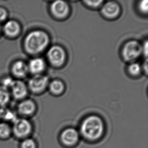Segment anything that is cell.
<instances>
[{
    "label": "cell",
    "mask_w": 148,
    "mask_h": 148,
    "mask_svg": "<svg viewBox=\"0 0 148 148\" xmlns=\"http://www.w3.org/2000/svg\"><path fill=\"white\" fill-rule=\"evenodd\" d=\"M50 36L42 30H36L29 33L24 40V48L29 54L37 55L46 50L50 44Z\"/></svg>",
    "instance_id": "obj_1"
},
{
    "label": "cell",
    "mask_w": 148,
    "mask_h": 148,
    "mask_svg": "<svg viewBox=\"0 0 148 148\" xmlns=\"http://www.w3.org/2000/svg\"><path fill=\"white\" fill-rule=\"evenodd\" d=\"M104 130L103 120L96 115H90L84 119L80 127L82 136L90 140H97L100 138Z\"/></svg>",
    "instance_id": "obj_2"
},
{
    "label": "cell",
    "mask_w": 148,
    "mask_h": 148,
    "mask_svg": "<svg viewBox=\"0 0 148 148\" xmlns=\"http://www.w3.org/2000/svg\"><path fill=\"white\" fill-rule=\"evenodd\" d=\"M121 55L125 62H136L143 55L142 44L136 40H128L122 47Z\"/></svg>",
    "instance_id": "obj_3"
},
{
    "label": "cell",
    "mask_w": 148,
    "mask_h": 148,
    "mask_svg": "<svg viewBox=\"0 0 148 148\" xmlns=\"http://www.w3.org/2000/svg\"><path fill=\"white\" fill-rule=\"evenodd\" d=\"M12 133L16 138L23 140L29 138L32 131V124L26 118H18L12 125Z\"/></svg>",
    "instance_id": "obj_4"
},
{
    "label": "cell",
    "mask_w": 148,
    "mask_h": 148,
    "mask_svg": "<svg viewBox=\"0 0 148 148\" xmlns=\"http://www.w3.org/2000/svg\"><path fill=\"white\" fill-rule=\"evenodd\" d=\"M47 58L51 65L56 68H59L65 63L67 54L63 47L59 45H54L48 50Z\"/></svg>",
    "instance_id": "obj_5"
},
{
    "label": "cell",
    "mask_w": 148,
    "mask_h": 148,
    "mask_svg": "<svg viewBox=\"0 0 148 148\" xmlns=\"http://www.w3.org/2000/svg\"><path fill=\"white\" fill-rule=\"evenodd\" d=\"M50 12L53 17L57 20H64L70 13V8L67 2L56 1L50 5Z\"/></svg>",
    "instance_id": "obj_6"
},
{
    "label": "cell",
    "mask_w": 148,
    "mask_h": 148,
    "mask_svg": "<svg viewBox=\"0 0 148 148\" xmlns=\"http://www.w3.org/2000/svg\"><path fill=\"white\" fill-rule=\"evenodd\" d=\"M49 82V79L46 75L42 74L34 75L29 80L28 87L34 94H40L46 90Z\"/></svg>",
    "instance_id": "obj_7"
},
{
    "label": "cell",
    "mask_w": 148,
    "mask_h": 148,
    "mask_svg": "<svg viewBox=\"0 0 148 148\" xmlns=\"http://www.w3.org/2000/svg\"><path fill=\"white\" fill-rule=\"evenodd\" d=\"M100 11L104 18L108 20H114L120 15L121 8L117 2L108 1L103 4Z\"/></svg>",
    "instance_id": "obj_8"
},
{
    "label": "cell",
    "mask_w": 148,
    "mask_h": 148,
    "mask_svg": "<svg viewBox=\"0 0 148 148\" xmlns=\"http://www.w3.org/2000/svg\"><path fill=\"white\" fill-rule=\"evenodd\" d=\"M79 140V134L74 128H67L62 132L61 140L67 146H72L76 144Z\"/></svg>",
    "instance_id": "obj_9"
},
{
    "label": "cell",
    "mask_w": 148,
    "mask_h": 148,
    "mask_svg": "<svg viewBox=\"0 0 148 148\" xmlns=\"http://www.w3.org/2000/svg\"><path fill=\"white\" fill-rule=\"evenodd\" d=\"M18 112L19 114L24 117H28L34 114L36 110V105L32 100L23 101L18 105Z\"/></svg>",
    "instance_id": "obj_10"
},
{
    "label": "cell",
    "mask_w": 148,
    "mask_h": 148,
    "mask_svg": "<svg viewBox=\"0 0 148 148\" xmlns=\"http://www.w3.org/2000/svg\"><path fill=\"white\" fill-rule=\"evenodd\" d=\"M13 96L16 99L24 98L27 94V88L24 82L20 80H15L11 88Z\"/></svg>",
    "instance_id": "obj_11"
},
{
    "label": "cell",
    "mask_w": 148,
    "mask_h": 148,
    "mask_svg": "<svg viewBox=\"0 0 148 148\" xmlns=\"http://www.w3.org/2000/svg\"><path fill=\"white\" fill-rule=\"evenodd\" d=\"M28 71L34 75L41 74L46 68V63L40 58H35L30 61L28 65Z\"/></svg>",
    "instance_id": "obj_12"
},
{
    "label": "cell",
    "mask_w": 148,
    "mask_h": 148,
    "mask_svg": "<svg viewBox=\"0 0 148 148\" xmlns=\"http://www.w3.org/2000/svg\"><path fill=\"white\" fill-rule=\"evenodd\" d=\"M50 93L54 96H60L64 93L65 86L64 82L60 79H54L49 82L48 87Z\"/></svg>",
    "instance_id": "obj_13"
},
{
    "label": "cell",
    "mask_w": 148,
    "mask_h": 148,
    "mask_svg": "<svg viewBox=\"0 0 148 148\" xmlns=\"http://www.w3.org/2000/svg\"><path fill=\"white\" fill-rule=\"evenodd\" d=\"M12 71L14 75L18 77H24L29 71L28 66L22 61L15 62L12 66Z\"/></svg>",
    "instance_id": "obj_14"
},
{
    "label": "cell",
    "mask_w": 148,
    "mask_h": 148,
    "mask_svg": "<svg viewBox=\"0 0 148 148\" xmlns=\"http://www.w3.org/2000/svg\"><path fill=\"white\" fill-rule=\"evenodd\" d=\"M4 32L6 36L14 37L18 35L20 32V26L17 22L10 20L6 22L4 26Z\"/></svg>",
    "instance_id": "obj_15"
},
{
    "label": "cell",
    "mask_w": 148,
    "mask_h": 148,
    "mask_svg": "<svg viewBox=\"0 0 148 148\" xmlns=\"http://www.w3.org/2000/svg\"><path fill=\"white\" fill-rule=\"evenodd\" d=\"M0 118H2L3 121L9 123V122L13 123L18 118L14 111L5 107H2L0 109Z\"/></svg>",
    "instance_id": "obj_16"
},
{
    "label": "cell",
    "mask_w": 148,
    "mask_h": 148,
    "mask_svg": "<svg viewBox=\"0 0 148 148\" xmlns=\"http://www.w3.org/2000/svg\"><path fill=\"white\" fill-rule=\"evenodd\" d=\"M12 136V125L7 122H0V140H7Z\"/></svg>",
    "instance_id": "obj_17"
},
{
    "label": "cell",
    "mask_w": 148,
    "mask_h": 148,
    "mask_svg": "<svg viewBox=\"0 0 148 148\" xmlns=\"http://www.w3.org/2000/svg\"><path fill=\"white\" fill-rule=\"evenodd\" d=\"M127 71L130 76L133 77H138L142 72V66L137 62H132L128 65Z\"/></svg>",
    "instance_id": "obj_18"
},
{
    "label": "cell",
    "mask_w": 148,
    "mask_h": 148,
    "mask_svg": "<svg viewBox=\"0 0 148 148\" xmlns=\"http://www.w3.org/2000/svg\"><path fill=\"white\" fill-rule=\"evenodd\" d=\"M10 99V94L8 88L0 86V106L5 107Z\"/></svg>",
    "instance_id": "obj_19"
},
{
    "label": "cell",
    "mask_w": 148,
    "mask_h": 148,
    "mask_svg": "<svg viewBox=\"0 0 148 148\" xmlns=\"http://www.w3.org/2000/svg\"><path fill=\"white\" fill-rule=\"evenodd\" d=\"M104 3L103 1H86L84 2V5L86 7L94 10L100 9Z\"/></svg>",
    "instance_id": "obj_20"
},
{
    "label": "cell",
    "mask_w": 148,
    "mask_h": 148,
    "mask_svg": "<svg viewBox=\"0 0 148 148\" xmlns=\"http://www.w3.org/2000/svg\"><path fill=\"white\" fill-rule=\"evenodd\" d=\"M20 148H36V143L30 138H25L21 140Z\"/></svg>",
    "instance_id": "obj_21"
},
{
    "label": "cell",
    "mask_w": 148,
    "mask_h": 148,
    "mask_svg": "<svg viewBox=\"0 0 148 148\" xmlns=\"http://www.w3.org/2000/svg\"><path fill=\"white\" fill-rule=\"evenodd\" d=\"M138 12L142 15H147L148 13V2L147 0L139 1L137 5Z\"/></svg>",
    "instance_id": "obj_22"
},
{
    "label": "cell",
    "mask_w": 148,
    "mask_h": 148,
    "mask_svg": "<svg viewBox=\"0 0 148 148\" xmlns=\"http://www.w3.org/2000/svg\"><path fill=\"white\" fill-rule=\"evenodd\" d=\"M14 81L12 78L11 77H6L3 80L2 82V86L5 87L7 88H11L12 87V85L13 84Z\"/></svg>",
    "instance_id": "obj_23"
},
{
    "label": "cell",
    "mask_w": 148,
    "mask_h": 148,
    "mask_svg": "<svg viewBox=\"0 0 148 148\" xmlns=\"http://www.w3.org/2000/svg\"><path fill=\"white\" fill-rule=\"evenodd\" d=\"M7 13L4 8H0V21H3L6 19Z\"/></svg>",
    "instance_id": "obj_24"
},
{
    "label": "cell",
    "mask_w": 148,
    "mask_h": 148,
    "mask_svg": "<svg viewBox=\"0 0 148 148\" xmlns=\"http://www.w3.org/2000/svg\"><path fill=\"white\" fill-rule=\"evenodd\" d=\"M142 52L143 55H144L146 57L148 56V42L146 40L142 45Z\"/></svg>",
    "instance_id": "obj_25"
},
{
    "label": "cell",
    "mask_w": 148,
    "mask_h": 148,
    "mask_svg": "<svg viewBox=\"0 0 148 148\" xmlns=\"http://www.w3.org/2000/svg\"><path fill=\"white\" fill-rule=\"evenodd\" d=\"M0 30H1V26H0Z\"/></svg>",
    "instance_id": "obj_26"
}]
</instances>
